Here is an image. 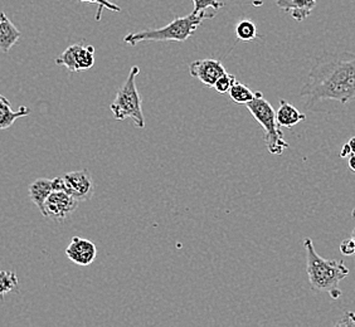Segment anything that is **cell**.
Returning a JSON list of instances; mask_svg holds the SVG:
<instances>
[{
    "label": "cell",
    "instance_id": "obj_3",
    "mask_svg": "<svg viewBox=\"0 0 355 327\" xmlns=\"http://www.w3.org/2000/svg\"><path fill=\"white\" fill-rule=\"evenodd\" d=\"M212 18H214V14H207L205 10L198 13L193 12L182 18H175L165 27L129 33L125 35L123 42L130 46H137V43L141 42H184L193 35L205 19Z\"/></svg>",
    "mask_w": 355,
    "mask_h": 327
},
{
    "label": "cell",
    "instance_id": "obj_22",
    "mask_svg": "<svg viewBox=\"0 0 355 327\" xmlns=\"http://www.w3.org/2000/svg\"><path fill=\"white\" fill-rule=\"evenodd\" d=\"M338 326H355V314L354 312H345L340 321L336 324Z\"/></svg>",
    "mask_w": 355,
    "mask_h": 327
},
{
    "label": "cell",
    "instance_id": "obj_9",
    "mask_svg": "<svg viewBox=\"0 0 355 327\" xmlns=\"http://www.w3.org/2000/svg\"><path fill=\"white\" fill-rule=\"evenodd\" d=\"M225 66L218 60L205 58L198 60L191 63L189 66V73L193 78H198L207 87H213L214 83L218 81L219 77L225 75Z\"/></svg>",
    "mask_w": 355,
    "mask_h": 327
},
{
    "label": "cell",
    "instance_id": "obj_25",
    "mask_svg": "<svg viewBox=\"0 0 355 327\" xmlns=\"http://www.w3.org/2000/svg\"><path fill=\"white\" fill-rule=\"evenodd\" d=\"M349 148L352 150V154H355V136L352 137L348 141Z\"/></svg>",
    "mask_w": 355,
    "mask_h": 327
},
{
    "label": "cell",
    "instance_id": "obj_17",
    "mask_svg": "<svg viewBox=\"0 0 355 327\" xmlns=\"http://www.w3.org/2000/svg\"><path fill=\"white\" fill-rule=\"evenodd\" d=\"M236 35L239 41H252L259 37L257 27L252 21L243 19V21H239L236 26Z\"/></svg>",
    "mask_w": 355,
    "mask_h": 327
},
{
    "label": "cell",
    "instance_id": "obj_20",
    "mask_svg": "<svg viewBox=\"0 0 355 327\" xmlns=\"http://www.w3.org/2000/svg\"><path fill=\"white\" fill-rule=\"evenodd\" d=\"M194 3V10L193 12H203L207 10L208 8H213L216 10H218L222 7H225L223 1H218V0H193Z\"/></svg>",
    "mask_w": 355,
    "mask_h": 327
},
{
    "label": "cell",
    "instance_id": "obj_4",
    "mask_svg": "<svg viewBox=\"0 0 355 327\" xmlns=\"http://www.w3.org/2000/svg\"><path fill=\"white\" fill-rule=\"evenodd\" d=\"M246 107L263 129V139L268 152L276 157L282 155L290 145L284 137V132L276 118V111L271 103L263 98L262 92H254V98L251 103H246Z\"/></svg>",
    "mask_w": 355,
    "mask_h": 327
},
{
    "label": "cell",
    "instance_id": "obj_15",
    "mask_svg": "<svg viewBox=\"0 0 355 327\" xmlns=\"http://www.w3.org/2000/svg\"><path fill=\"white\" fill-rule=\"evenodd\" d=\"M31 114V109L21 106L18 111L12 109V103L8 101L3 95H0V130L9 129L17 118L27 116Z\"/></svg>",
    "mask_w": 355,
    "mask_h": 327
},
{
    "label": "cell",
    "instance_id": "obj_8",
    "mask_svg": "<svg viewBox=\"0 0 355 327\" xmlns=\"http://www.w3.org/2000/svg\"><path fill=\"white\" fill-rule=\"evenodd\" d=\"M63 177L64 191L71 194L78 202H86L92 198L95 191V184L92 175L87 169L67 173Z\"/></svg>",
    "mask_w": 355,
    "mask_h": 327
},
{
    "label": "cell",
    "instance_id": "obj_24",
    "mask_svg": "<svg viewBox=\"0 0 355 327\" xmlns=\"http://www.w3.org/2000/svg\"><path fill=\"white\" fill-rule=\"evenodd\" d=\"M348 165L350 170L355 171V154H352V155L349 157Z\"/></svg>",
    "mask_w": 355,
    "mask_h": 327
},
{
    "label": "cell",
    "instance_id": "obj_19",
    "mask_svg": "<svg viewBox=\"0 0 355 327\" xmlns=\"http://www.w3.org/2000/svg\"><path fill=\"white\" fill-rule=\"evenodd\" d=\"M237 82V78H236V76L230 75V73H227L225 72V75L222 76V77H219L218 81L214 83V89L219 94H227V92H230V89L232 87L233 85Z\"/></svg>",
    "mask_w": 355,
    "mask_h": 327
},
{
    "label": "cell",
    "instance_id": "obj_12",
    "mask_svg": "<svg viewBox=\"0 0 355 327\" xmlns=\"http://www.w3.org/2000/svg\"><path fill=\"white\" fill-rule=\"evenodd\" d=\"M21 37V32L8 18L7 14L0 12V51L8 53Z\"/></svg>",
    "mask_w": 355,
    "mask_h": 327
},
{
    "label": "cell",
    "instance_id": "obj_7",
    "mask_svg": "<svg viewBox=\"0 0 355 327\" xmlns=\"http://www.w3.org/2000/svg\"><path fill=\"white\" fill-rule=\"evenodd\" d=\"M80 202L66 191H52L44 203L43 217L62 223L77 211Z\"/></svg>",
    "mask_w": 355,
    "mask_h": 327
},
{
    "label": "cell",
    "instance_id": "obj_23",
    "mask_svg": "<svg viewBox=\"0 0 355 327\" xmlns=\"http://www.w3.org/2000/svg\"><path fill=\"white\" fill-rule=\"evenodd\" d=\"M350 155H352V150H350L348 143H345V145L343 146L342 152H340V157H349Z\"/></svg>",
    "mask_w": 355,
    "mask_h": 327
},
{
    "label": "cell",
    "instance_id": "obj_13",
    "mask_svg": "<svg viewBox=\"0 0 355 327\" xmlns=\"http://www.w3.org/2000/svg\"><path fill=\"white\" fill-rule=\"evenodd\" d=\"M276 118L281 127L291 129L295 125L305 121L306 115L300 112L294 105L287 103L285 100H280V107L276 111Z\"/></svg>",
    "mask_w": 355,
    "mask_h": 327
},
{
    "label": "cell",
    "instance_id": "obj_27",
    "mask_svg": "<svg viewBox=\"0 0 355 327\" xmlns=\"http://www.w3.org/2000/svg\"><path fill=\"white\" fill-rule=\"evenodd\" d=\"M80 1H83V3H85V0H80Z\"/></svg>",
    "mask_w": 355,
    "mask_h": 327
},
{
    "label": "cell",
    "instance_id": "obj_14",
    "mask_svg": "<svg viewBox=\"0 0 355 327\" xmlns=\"http://www.w3.org/2000/svg\"><path fill=\"white\" fill-rule=\"evenodd\" d=\"M52 191H53L52 179H47V177H40L29 186L31 200L37 205V208L41 211V213H43L44 203L48 197L52 194Z\"/></svg>",
    "mask_w": 355,
    "mask_h": 327
},
{
    "label": "cell",
    "instance_id": "obj_16",
    "mask_svg": "<svg viewBox=\"0 0 355 327\" xmlns=\"http://www.w3.org/2000/svg\"><path fill=\"white\" fill-rule=\"evenodd\" d=\"M228 94L233 101L239 105H246V103H251L254 98V92L252 89H250L245 83L239 81L233 85Z\"/></svg>",
    "mask_w": 355,
    "mask_h": 327
},
{
    "label": "cell",
    "instance_id": "obj_6",
    "mask_svg": "<svg viewBox=\"0 0 355 327\" xmlns=\"http://www.w3.org/2000/svg\"><path fill=\"white\" fill-rule=\"evenodd\" d=\"M55 63L58 66H64L71 72H80L86 69H92L95 64V48L89 44L76 43L69 46L63 53H62Z\"/></svg>",
    "mask_w": 355,
    "mask_h": 327
},
{
    "label": "cell",
    "instance_id": "obj_18",
    "mask_svg": "<svg viewBox=\"0 0 355 327\" xmlns=\"http://www.w3.org/2000/svg\"><path fill=\"white\" fill-rule=\"evenodd\" d=\"M18 287V277L13 271H0V299Z\"/></svg>",
    "mask_w": 355,
    "mask_h": 327
},
{
    "label": "cell",
    "instance_id": "obj_2",
    "mask_svg": "<svg viewBox=\"0 0 355 327\" xmlns=\"http://www.w3.org/2000/svg\"><path fill=\"white\" fill-rule=\"evenodd\" d=\"M306 252V272L311 290L316 292H328L333 300L342 297L339 288L340 281L347 279L350 271L343 260L325 259L315 251L314 243L310 238L304 240Z\"/></svg>",
    "mask_w": 355,
    "mask_h": 327
},
{
    "label": "cell",
    "instance_id": "obj_10",
    "mask_svg": "<svg viewBox=\"0 0 355 327\" xmlns=\"http://www.w3.org/2000/svg\"><path fill=\"white\" fill-rule=\"evenodd\" d=\"M66 256L77 266L87 267L95 262L97 247L89 239L73 237L66 248Z\"/></svg>",
    "mask_w": 355,
    "mask_h": 327
},
{
    "label": "cell",
    "instance_id": "obj_5",
    "mask_svg": "<svg viewBox=\"0 0 355 327\" xmlns=\"http://www.w3.org/2000/svg\"><path fill=\"white\" fill-rule=\"evenodd\" d=\"M139 73L140 69L137 66L131 67L130 73L117 91L116 97L114 103H111L110 109L115 120L123 121L126 118H132L135 127L144 129L146 123L144 117L141 96L137 91V77Z\"/></svg>",
    "mask_w": 355,
    "mask_h": 327
},
{
    "label": "cell",
    "instance_id": "obj_26",
    "mask_svg": "<svg viewBox=\"0 0 355 327\" xmlns=\"http://www.w3.org/2000/svg\"><path fill=\"white\" fill-rule=\"evenodd\" d=\"M352 214H353V217L355 218V209H353V213H352ZM352 238L354 239L355 242V229L353 231V233H352Z\"/></svg>",
    "mask_w": 355,
    "mask_h": 327
},
{
    "label": "cell",
    "instance_id": "obj_11",
    "mask_svg": "<svg viewBox=\"0 0 355 327\" xmlns=\"http://www.w3.org/2000/svg\"><path fill=\"white\" fill-rule=\"evenodd\" d=\"M277 7L291 14L295 21H302L308 18L316 7V0H276Z\"/></svg>",
    "mask_w": 355,
    "mask_h": 327
},
{
    "label": "cell",
    "instance_id": "obj_1",
    "mask_svg": "<svg viewBox=\"0 0 355 327\" xmlns=\"http://www.w3.org/2000/svg\"><path fill=\"white\" fill-rule=\"evenodd\" d=\"M300 95L313 112H324L328 103L342 106L355 103V53L318 57Z\"/></svg>",
    "mask_w": 355,
    "mask_h": 327
},
{
    "label": "cell",
    "instance_id": "obj_21",
    "mask_svg": "<svg viewBox=\"0 0 355 327\" xmlns=\"http://www.w3.org/2000/svg\"><path fill=\"white\" fill-rule=\"evenodd\" d=\"M340 252L344 254V256H352V254H355V242L354 239L347 238L343 240L342 243H340Z\"/></svg>",
    "mask_w": 355,
    "mask_h": 327
}]
</instances>
